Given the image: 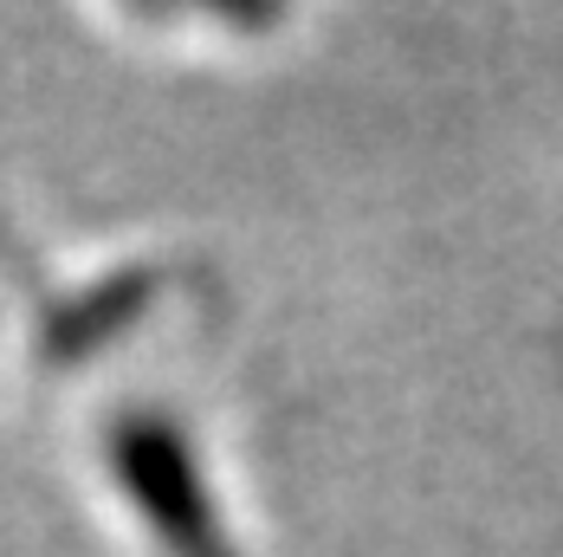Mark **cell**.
I'll return each mask as SVG.
<instances>
[{"label": "cell", "instance_id": "obj_1", "mask_svg": "<svg viewBox=\"0 0 563 557\" xmlns=\"http://www.w3.org/2000/svg\"><path fill=\"white\" fill-rule=\"evenodd\" d=\"M117 473L136 500L150 505V525L169 538L181 557H227L221 532H214V512L201 500V480L188 467V454L163 422H123L117 428Z\"/></svg>", "mask_w": 563, "mask_h": 557}]
</instances>
